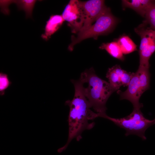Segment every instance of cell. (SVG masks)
<instances>
[{"instance_id": "cell-1", "label": "cell", "mask_w": 155, "mask_h": 155, "mask_svg": "<svg viewBox=\"0 0 155 155\" xmlns=\"http://www.w3.org/2000/svg\"><path fill=\"white\" fill-rule=\"evenodd\" d=\"M71 81L74 87V96L71 100H68L65 103L69 108L68 137L65 145L58 149L59 153L66 150L73 139L80 141L82 138L83 132L92 129L95 124L94 122H89L93 120L94 112L90 109L91 106L83 93L81 82L79 80H72Z\"/></svg>"}, {"instance_id": "cell-2", "label": "cell", "mask_w": 155, "mask_h": 155, "mask_svg": "<svg viewBox=\"0 0 155 155\" xmlns=\"http://www.w3.org/2000/svg\"><path fill=\"white\" fill-rule=\"evenodd\" d=\"M79 80L91 107L96 113H106V102L115 90L109 82L98 77L92 67L82 72Z\"/></svg>"}, {"instance_id": "cell-3", "label": "cell", "mask_w": 155, "mask_h": 155, "mask_svg": "<svg viewBox=\"0 0 155 155\" xmlns=\"http://www.w3.org/2000/svg\"><path fill=\"white\" fill-rule=\"evenodd\" d=\"M101 117L109 120L115 125L126 131L125 135L127 136L134 135L141 137L143 140L146 139L145 132L150 126L155 124V118L152 120L146 119L140 109H133L129 115L120 118H112L106 113H98V117Z\"/></svg>"}, {"instance_id": "cell-4", "label": "cell", "mask_w": 155, "mask_h": 155, "mask_svg": "<svg viewBox=\"0 0 155 155\" xmlns=\"http://www.w3.org/2000/svg\"><path fill=\"white\" fill-rule=\"evenodd\" d=\"M95 22L94 24L78 32L77 36L72 37L69 50L72 51L75 45L84 40L91 38L96 39L99 36L110 32L116 24L117 20L111 13L110 9L107 7Z\"/></svg>"}, {"instance_id": "cell-5", "label": "cell", "mask_w": 155, "mask_h": 155, "mask_svg": "<svg viewBox=\"0 0 155 155\" xmlns=\"http://www.w3.org/2000/svg\"><path fill=\"white\" fill-rule=\"evenodd\" d=\"M135 31L141 38L139 67L149 69V59L155 51V30L142 23Z\"/></svg>"}, {"instance_id": "cell-6", "label": "cell", "mask_w": 155, "mask_h": 155, "mask_svg": "<svg viewBox=\"0 0 155 155\" xmlns=\"http://www.w3.org/2000/svg\"><path fill=\"white\" fill-rule=\"evenodd\" d=\"M73 33H78L83 27L84 16L80 1L71 0L65 6L61 15Z\"/></svg>"}, {"instance_id": "cell-7", "label": "cell", "mask_w": 155, "mask_h": 155, "mask_svg": "<svg viewBox=\"0 0 155 155\" xmlns=\"http://www.w3.org/2000/svg\"><path fill=\"white\" fill-rule=\"evenodd\" d=\"M80 3L83 12L84 20L83 27L79 31L92 25L107 7L104 0L80 1Z\"/></svg>"}, {"instance_id": "cell-8", "label": "cell", "mask_w": 155, "mask_h": 155, "mask_svg": "<svg viewBox=\"0 0 155 155\" xmlns=\"http://www.w3.org/2000/svg\"><path fill=\"white\" fill-rule=\"evenodd\" d=\"M118 91L117 92L120 95V99H126L130 101L133 105V109H140L143 106L142 104L139 102L142 94L137 72L135 73L127 90L124 92Z\"/></svg>"}, {"instance_id": "cell-9", "label": "cell", "mask_w": 155, "mask_h": 155, "mask_svg": "<svg viewBox=\"0 0 155 155\" xmlns=\"http://www.w3.org/2000/svg\"><path fill=\"white\" fill-rule=\"evenodd\" d=\"M123 6L130 8L144 18L148 10L155 4V1L151 0H123Z\"/></svg>"}, {"instance_id": "cell-10", "label": "cell", "mask_w": 155, "mask_h": 155, "mask_svg": "<svg viewBox=\"0 0 155 155\" xmlns=\"http://www.w3.org/2000/svg\"><path fill=\"white\" fill-rule=\"evenodd\" d=\"M65 20L61 15H52L46 22L44 32L41 35V38L47 41L51 36L61 26Z\"/></svg>"}, {"instance_id": "cell-11", "label": "cell", "mask_w": 155, "mask_h": 155, "mask_svg": "<svg viewBox=\"0 0 155 155\" xmlns=\"http://www.w3.org/2000/svg\"><path fill=\"white\" fill-rule=\"evenodd\" d=\"M101 49L105 50L112 57L122 61L125 59L121 48L116 41L103 43L99 47Z\"/></svg>"}, {"instance_id": "cell-12", "label": "cell", "mask_w": 155, "mask_h": 155, "mask_svg": "<svg viewBox=\"0 0 155 155\" xmlns=\"http://www.w3.org/2000/svg\"><path fill=\"white\" fill-rule=\"evenodd\" d=\"M116 41L123 54H129L137 50V46L128 36H122Z\"/></svg>"}, {"instance_id": "cell-13", "label": "cell", "mask_w": 155, "mask_h": 155, "mask_svg": "<svg viewBox=\"0 0 155 155\" xmlns=\"http://www.w3.org/2000/svg\"><path fill=\"white\" fill-rule=\"evenodd\" d=\"M149 69L139 67L136 71L138 76L141 92L142 94L150 87V74Z\"/></svg>"}, {"instance_id": "cell-14", "label": "cell", "mask_w": 155, "mask_h": 155, "mask_svg": "<svg viewBox=\"0 0 155 155\" xmlns=\"http://www.w3.org/2000/svg\"><path fill=\"white\" fill-rule=\"evenodd\" d=\"M37 0H14L13 3L17 6L19 10H24L27 18L31 17L32 11Z\"/></svg>"}, {"instance_id": "cell-15", "label": "cell", "mask_w": 155, "mask_h": 155, "mask_svg": "<svg viewBox=\"0 0 155 155\" xmlns=\"http://www.w3.org/2000/svg\"><path fill=\"white\" fill-rule=\"evenodd\" d=\"M106 77L108 80L111 86L116 91L118 90L122 86L119 77L115 73L113 67L108 69Z\"/></svg>"}, {"instance_id": "cell-16", "label": "cell", "mask_w": 155, "mask_h": 155, "mask_svg": "<svg viewBox=\"0 0 155 155\" xmlns=\"http://www.w3.org/2000/svg\"><path fill=\"white\" fill-rule=\"evenodd\" d=\"M144 18L145 20L143 23L149 25L150 28L155 30V4L148 10Z\"/></svg>"}, {"instance_id": "cell-17", "label": "cell", "mask_w": 155, "mask_h": 155, "mask_svg": "<svg viewBox=\"0 0 155 155\" xmlns=\"http://www.w3.org/2000/svg\"><path fill=\"white\" fill-rule=\"evenodd\" d=\"M12 82L6 73L1 72L0 73V95H4L5 90L11 85Z\"/></svg>"}, {"instance_id": "cell-18", "label": "cell", "mask_w": 155, "mask_h": 155, "mask_svg": "<svg viewBox=\"0 0 155 155\" xmlns=\"http://www.w3.org/2000/svg\"><path fill=\"white\" fill-rule=\"evenodd\" d=\"M135 73L127 72L125 71L120 77L121 82L122 86H128Z\"/></svg>"}, {"instance_id": "cell-19", "label": "cell", "mask_w": 155, "mask_h": 155, "mask_svg": "<svg viewBox=\"0 0 155 155\" xmlns=\"http://www.w3.org/2000/svg\"><path fill=\"white\" fill-rule=\"evenodd\" d=\"M1 11L5 15L9 13V6L10 5L13 3V0H0Z\"/></svg>"}]
</instances>
